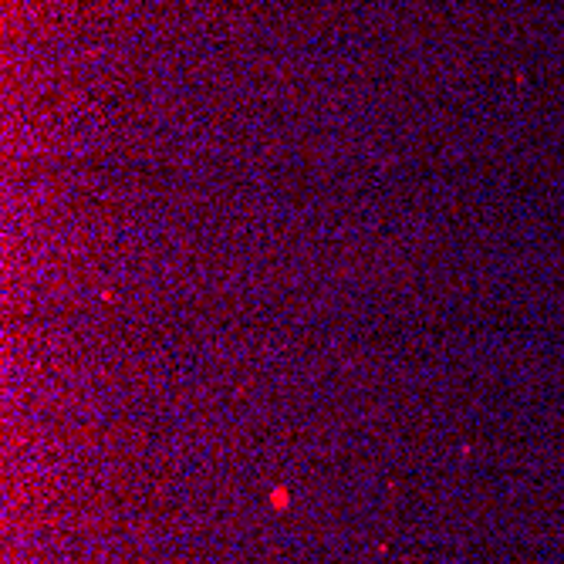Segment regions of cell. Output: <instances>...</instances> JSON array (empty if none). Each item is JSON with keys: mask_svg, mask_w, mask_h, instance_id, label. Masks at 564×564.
Wrapping results in <instances>:
<instances>
[{"mask_svg": "<svg viewBox=\"0 0 564 564\" xmlns=\"http://www.w3.org/2000/svg\"><path fill=\"white\" fill-rule=\"evenodd\" d=\"M284 497H287V493H284V490H277V493H274V503H277V507H284V503H287V500H284Z\"/></svg>", "mask_w": 564, "mask_h": 564, "instance_id": "1", "label": "cell"}]
</instances>
